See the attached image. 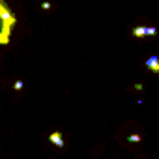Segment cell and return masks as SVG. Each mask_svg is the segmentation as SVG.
<instances>
[{"label":"cell","instance_id":"cell-6","mask_svg":"<svg viewBox=\"0 0 159 159\" xmlns=\"http://www.w3.org/2000/svg\"><path fill=\"white\" fill-rule=\"evenodd\" d=\"M139 140H140L139 135H129V142H139Z\"/></svg>","mask_w":159,"mask_h":159},{"label":"cell","instance_id":"cell-1","mask_svg":"<svg viewBox=\"0 0 159 159\" xmlns=\"http://www.w3.org/2000/svg\"><path fill=\"white\" fill-rule=\"evenodd\" d=\"M17 23V17L13 11L4 4V0H0V45H8L11 30Z\"/></svg>","mask_w":159,"mask_h":159},{"label":"cell","instance_id":"cell-3","mask_svg":"<svg viewBox=\"0 0 159 159\" xmlns=\"http://www.w3.org/2000/svg\"><path fill=\"white\" fill-rule=\"evenodd\" d=\"M144 66H146L153 75H159V58H157L155 54H153V56H150V58L144 62Z\"/></svg>","mask_w":159,"mask_h":159},{"label":"cell","instance_id":"cell-4","mask_svg":"<svg viewBox=\"0 0 159 159\" xmlns=\"http://www.w3.org/2000/svg\"><path fill=\"white\" fill-rule=\"evenodd\" d=\"M49 140H51L54 146H58V148H64V144H66V142H64V137H62V133H60V131L51 133V135H49Z\"/></svg>","mask_w":159,"mask_h":159},{"label":"cell","instance_id":"cell-5","mask_svg":"<svg viewBox=\"0 0 159 159\" xmlns=\"http://www.w3.org/2000/svg\"><path fill=\"white\" fill-rule=\"evenodd\" d=\"M23 86H25V83H23V81H17V83L13 84V90H23Z\"/></svg>","mask_w":159,"mask_h":159},{"label":"cell","instance_id":"cell-2","mask_svg":"<svg viewBox=\"0 0 159 159\" xmlns=\"http://www.w3.org/2000/svg\"><path fill=\"white\" fill-rule=\"evenodd\" d=\"M131 34H133L135 38H144V36H155V34H157V28H153V26H135V28L131 30Z\"/></svg>","mask_w":159,"mask_h":159},{"label":"cell","instance_id":"cell-7","mask_svg":"<svg viewBox=\"0 0 159 159\" xmlns=\"http://www.w3.org/2000/svg\"><path fill=\"white\" fill-rule=\"evenodd\" d=\"M41 8H43V10H51V4H49V2H43Z\"/></svg>","mask_w":159,"mask_h":159}]
</instances>
